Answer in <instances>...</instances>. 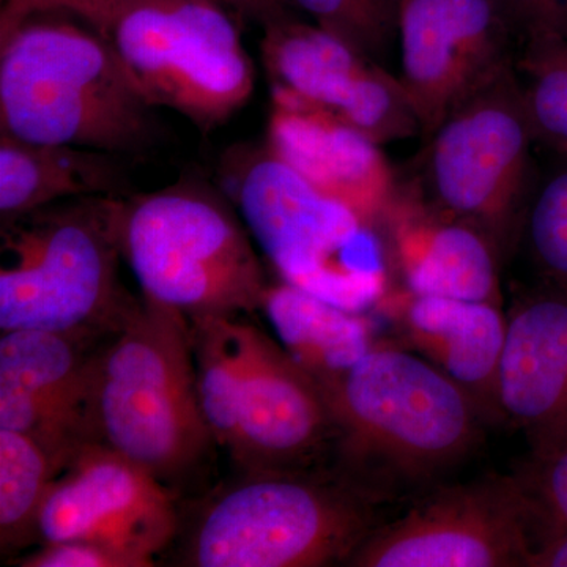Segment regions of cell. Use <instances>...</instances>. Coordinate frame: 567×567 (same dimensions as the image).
I'll list each match as a JSON object with an SVG mask.
<instances>
[{"instance_id": "obj_10", "label": "cell", "mask_w": 567, "mask_h": 567, "mask_svg": "<svg viewBox=\"0 0 567 567\" xmlns=\"http://www.w3.org/2000/svg\"><path fill=\"white\" fill-rule=\"evenodd\" d=\"M423 142L399 178L432 210L486 235L505 260L517 249L539 147L514 66L470 92Z\"/></svg>"}, {"instance_id": "obj_21", "label": "cell", "mask_w": 567, "mask_h": 567, "mask_svg": "<svg viewBox=\"0 0 567 567\" xmlns=\"http://www.w3.org/2000/svg\"><path fill=\"white\" fill-rule=\"evenodd\" d=\"M297 363L322 386L374 349V330L364 312L339 308L287 282L270 284L262 309Z\"/></svg>"}, {"instance_id": "obj_17", "label": "cell", "mask_w": 567, "mask_h": 567, "mask_svg": "<svg viewBox=\"0 0 567 567\" xmlns=\"http://www.w3.org/2000/svg\"><path fill=\"white\" fill-rule=\"evenodd\" d=\"M382 233L409 292L502 306L503 257L495 245L475 227L432 210L401 178Z\"/></svg>"}, {"instance_id": "obj_19", "label": "cell", "mask_w": 567, "mask_h": 567, "mask_svg": "<svg viewBox=\"0 0 567 567\" xmlns=\"http://www.w3.org/2000/svg\"><path fill=\"white\" fill-rule=\"evenodd\" d=\"M126 194L118 155L0 134V227L63 200Z\"/></svg>"}, {"instance_id": "obj_25", "label": "cell", "mask_w": 567, "mask_h": 567, "mask_svg": "<svg viewBox=\"0 0 567 567\" xmlns=\"http://www.w3.org/2000/svg\"><path fill=\"white\" fill-rule=\"evenodd\" d=\"M316 25L382 63L398 39L395 0H289Z\"/></svg>"}, {"instance_id": "obj_6", "label": "cell", "mask_w": 567, "mask_h": 567, "mask_svg": "<svg viewBox=\"0 0 567 567\" xmlns=\"http://www.w3.org/2000/svg\"><path fill=\"white\" fill-rule=\"evenodd\" d=\"M123 262L142 298L188 322L249 316L270 282L240 213L196 182L118 199Z\"/></svg>"}, {"instance_id": "obj_7", "label": "cell", "mask_w": 567, "mask_h": 567, "mask_svg": "<svg viewBox=\"0 0 567 567\" xmlns=\"http://www.w3.org/2000/svg\"><path fill=\"white\" fill-rule=\"evenodd\" d=\"M226 178L281 281L353 312L385 300L394 270L379 226L319 192L267 144L230 153Z\"/></svg>"}, {"instance_id": "obj_29", "label": "cell", "mask_w": 567, "mask_h": 567, "mask_svg": "<svg viewBox=\"0 0 567 567\" xmlns=\"http://www.w3.org/2000/svg\"><path fill=\"white\" fill-rule=\"evenodd\" d=\"M516 32L567 9V0H503Z\"/></svg>"}, {"instance_id": "obj_12", "label": "cell", "mask_w": 567, "mask_h": 567, "mask_svg": "<svg viewBox=\"0 0 567 567\" xmlns=\"http://www.w3.org/2000/svg\"><path fill=\"white\" fill-rule=\"evenodd\" d=\"M181 532L174 492L102 443L82 445L55 472L40 516V544L89 540L155 566Z\"/></svg>"}, {"instance_id": "obj_27", "label": "cell", "mask_w": 567, "mask_h": 567, "mask_svg": "<svg viewBox=\"0 0 567 567\" xmlns=\"http://www.w3.org/2000/svg\"><path fill=\"white\" fill-rule=\"evenodd\" d=\"M20 567H137L115 548L89 540L40 544L39 550L14 559Z\"/></svg>"}, {"instance_id": "obj_9", "label": "cell", "mask_w": 567, "mask_h": 567, "mask_svg": "<svg viewBox=\"0 0 567 567\" xmlns=\"http://www.w3.org/2000/svg\"><path fill=\"white\" fill-rule=\"evenodd\" d=\"M122 196L48 205L2 230L0 331L103 339L137 300L121 281Z\"/></svg>"}, {"instance_id": "obj_2", "label": "cell", "mask_w": 567, "mask_h": 567, "mask_svg": "<svg viewBox=\"0 0 567 567\" xmlns=\"http://www.w3.org/2000/svg\"><path fill=\"white\" fill-rule=\"evenodd\" d=\"M153 106L84 22L35 13L0 28V134L137 155L158 137Z\"/></svg>"}, {"instance_id": "obj_14", "label": "cell", "mask_w": 567, "mask_h": 567, "mask_svg": "<svg viewBox=\"0 0 567 567\" xmlns=\"http://www.w3.org/2000/svg\"><path fill=\"white\" fill-rule=\"evenodd\" d=\"M103 339L39 330L0 336V429L39 443L58 470L93 442V360Z\"/></svg>"}, {"instance_id": "obj_18", "label": "cell", "mask_w": 567, "mask_h": 567, "mask_svg": "<svg viewBox=\"0 0 567 567\" xmlns=\"http://www.w3.org/2000/svg\"><path fill=\"white\" fill-rule=\"evenodd\" d=\"M380 306L398 320L410 350L464 388L484 416L498 417L496 379L507 333L502 306L405 289L391 290Z\"/></svg>"}, {"instance_id": "obj_13", "label": "cell", "mask_w": 567, "mask_h": 567, "mask_svg": "<svg viewBox=\"0 0 567 567\" xmlns=\"http://www.w3.org/2000/svg\"><path fill=\"white\" fill-rule=\"evenodd\" d=\"M260 51L271 91L328 112L379 145L421 136L399 76L319 25L293 17L267 25Z\"/></svg>"}, {"instance_id": "obj_15", "label": "cell", "mask_w": 567, "mask_h": 567, "mask_svg": "<svg viewBox=\"0 0 567 567\" xmlns=\"http://www.w3.org/2000/svg\"><path fill=\"white\" fill-rule=\"evenodd\" d=\"M496 413L532 451L567 440V290L540 282L507 315Z\"/></svg>"}, {"instance_id": "obj_5", "label": "cell", "mask_w": 567, "mask_h": 567, "mask_svg": "<svg viewBox=\"0 0 567 567\" xmlns=\"http://www.w3.org/2000/svg\"><path fill=\"white\" fill-rule=\"evenodd\" d=\"M197 386L216 446L241 473L328 468L336 429L315 379L246 316L196 320Z\"/></svg>"}, {"instance_id": "obj_22", "label": "cell", "mask_w": 567, "mask_h": 567, "mask_svg": "<svg viewBox=\"0 0 567 567\" xmlns=\"http://www.w3.org/2000/svg\"><path fill=\"white\" fill-rule=\"evenodd\" d=\"M513 66L537 145L567 153V9L517 33Z\"/></svg>"}, {"instance_id": "obj_11", "label": "cell", "mask_w": 567, "mask_h": 567, "mask_svg": "<svg viewBox=\"0 0 567 567\" xmlns=\"http://www.w3.org/2000/svg\"><path fill=\"white\" fill-rule=\"evenodd\" d=\"M539 518L520 476L431 487L404 514L379 524L352 567H527Z\"/></svg>"}, {"instance_id": "obj_3", "label": "cell", "mask_w": 567, "mask_h": 567, "mask_svg": "<svg viewBox=\"0 0 567 567\" xmlns=\"http://www.w3.org/2000/svg\"><path fill=\"white\" fill-rule=\"evenodd\" d=\"M62 13L93 29L158 110L212 132L254 92V65L238 20L216 0H2L0 28Z\"/></svg>"}, {"instance_id": "obj_24", "label": "cell", "mask_w": 567, "mask_h": 567, "mask_svg": "<svg viewBox=\"0 0 567 567\" xmlns=\"http://www.w3.org/2000/svg\"><path fill=\"white\" fill-rule=\"evenodd\" d=\"M537 171L522 218L517 248L527 254L540 282L567 290V153Z\"/></svg>"}, {"instance_id": "obj_4", "label": "cell", "mask_w": 567, "mask_h": 567, "mask_svg": "<svg viewBox=\"0 0 567 567\" xmlns=\"http://www.w3.org/2000/svg\"><path fill=\"white\" fill-rule=\"evenodd\" d=\"M93 442L171 491L208 461L215 439L197 386L192 328L141 298L93 360Z\"/></svg>"}, {"instance_id": "obj_28", "label": "cell", "mask_w": 567, "mask_h": 567, "mask_svg": "<svg viewBox=\"0 0 567 567\" xmlns=\"http://www.w3.org/2000/svg\"><path fill=\"white\" fill-rule=\"evenodd\" d=\"M240 21H251L260 28L292 17L289 0H216Z\"/></svg>"}, {"instance_id": "obj_26", "label": "cell", "mask_w": 567, "mask_h": 567, "mask_svg": "<svg viewBox=\"0 0 567 567\" xmlns=\"http://www.w3.org/2000/svg\"><path fill=\"white\" fill-rule=\"evenodd\" d=\"M518 476L539 518L537 540L567 529V440L532 451V458Z\"/></svg>"}, {"instance_id": "obj_30", "label": "cell", "mask_w": 567, "mask_h": 567, "mask_svg": "<svg viewBox=\"0 0 567 567\" xmlns=\"http://www.w3.org/2000/svg\"><path fill=\"white\" fill-rule=\"evenodd\" d=\"M527 567H567V529L540 537L528 555Z\"/></svg>"}, {"instance_id": "obj_20", "label": "cell", "mask_w": 567, "mask_h": 567, "mask_svg": "<svg viewBox=\"0 0 567 567\" xmlns=\"http://www.w3.org/2000/svg\"><path fill=\"white\" fill-rule=\"evenodd\" d=\"M401 80L427 136L476 85L445 0H395Z\"/></svg>"}, {"instance_id": "obj_1", "label": "cell", "mask_w": 567, "mask_h": 567, "mask_svg": "<svg viewBox=\"0 0 567 567\" xmlns=\"http://www.w3.org/2000/svg\"><path fill=\"white\" fill-rule=\"evenodd\" d=\"M320 390L334 421L333 468L380 502L434 487L472 453L486 420L445 372L385 342Z\"/></svg>"}, {"instance_id": "obj_8", "label": "cell", "mask_w": 567, "mask_h": 567, "mask_svg": "<svg viewBox=\"0 0 567 567\" xmlns=\"http://www.w3.org/2000/svg\"><path fill=\"white\" fill-rule=\"evenodd\" d=\"M382 503L334 468L241 473L189 522L181 565L347 566Z\"/></svg>"}, {"instance_id": "obj_23", "label": "cell", "mask_w": 567, "mask_h": 567, "mask_svg": "<svg viewBox=\"0 0 567 567\" xmlns=\"http://www.w3.org/2000/svg\"><path fill=\"white\" fill-rule=\"evenodd\" d=\"M58 466L29 436L0 429V547L20 551L40 540V516Z\"/></svg>"}, {"instance_id": "obj_16", "label": "cell", "mask_w": 567, "mask_h": 567, "mask_svg": "<svg viewBox=\"0 0 567 567\" xmlns=\"http://www.w3.org/2000/svg\"><path fill=\"white\" fill-rule=\"evenodd\" d=\"M265 144L319 192L382 229L399 185L382 145L328 112L278 91H271Z\"/></svg>"}]
</instances>
